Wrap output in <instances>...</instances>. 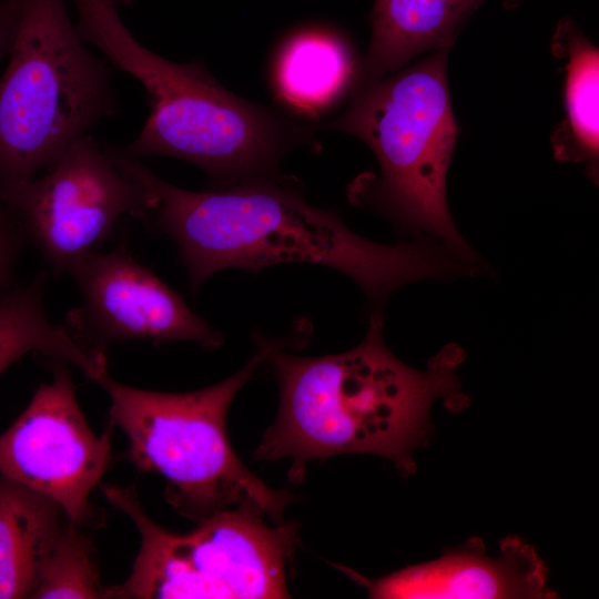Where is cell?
I'll use <instances>...</instances> for the list:
<instances>
[{
    "label": "cell",
    "instance_id": "6da1fadb",
    "mask_svg": "<svg viewBox=\"0 0 599 599\" xmlns=\"http://www.w3.org/2000/svg\"><path fill=\"white\" fill-rule=\"evenodd\" d=\"M110 154L125 175L151 192L153 205L144 221L176 243L193 291L225 268L257 272L307 263L346 274L379 304L409 282L465 271L447 248L429 238L396 245L368 241L334 212L309 204L273 177L195 192L164 181L119 146Z\"/></svg>",
    "mask_w": 599,
    "mask_h": 599
},
{
    "label": "cell",
    "instance_id": "7a4b0ae2",
    "mask_svg": "<svg viewBox=\"0 0 599 599\" xmlns=\"http://www.w3.org/2000/svg\"><path fill=\"white\" fill-rule=\"evenodd\" d=\"M280 387V407L254 456L288 459V477L300 483L312 460L341 454H375L404 475L416 470L412 457L432 433L429 414L444 399L460 408L464 397L456 368L461 353L446 347L417 370L400 362L383 338L379 314L354 348L319 357L270 351Z\"/></svg>",
    "mask_w": 599,
    "mask_h": 599
},
{
    "label": "cell",
    "instance_id": "3957f363",
    "mask_svg": "<svg viewBox=\"0 0 599 599\" xmlns=\"http://www.w3.org/2000/svg\"><path fill=\"white\" fill-rule=\"evenodd\" d=\"M77 30L108 62L138 80L150 113L122 150L171 156L203 170L216 189L272 177L303 134L298 126L225 89L201 60L170 61L142 45L110 0H72Z\"/></svg>",
    "mask_w": 599,
    "mask_h": 599
},
{
    "label": "cell",
    "instance_id": "277c9868",
    "mask_svg": "<svg viewBox=\"0 0 599 599\" xmlns=\"http://www.w3.org/2000/svg\"><path fill=\"white\" fill-rule=\"evenodd\" d=\"M275 343L260 351L237 373L212 386L187 393L135 388L108 374L98 384L110 399L109 425L128 440V458L141 473L166 480V499L199 524L238 506H254L275 524L293 501L273 489L237 457L227 433L229 408Z\"/></svg>",
    "mask_w": 599,
    "mask_h": 599
},
{
    "label": "cell",
    "instance_id": "5b68a950",
    "mask_svg": "<svg viewBox=\"0 0 599 599\" xmlns=\"http://www.w3.org/2000/svg\"><path fill=\"white\" fill-rule=\"evenodd\" d=\"M84 43L65 0H21L0 77V194L52 167L120 111L110 63Z\"/></svg>",
    "mask_w": 599,
    "mask_h": 599
},
{
    "label": "cell",
    "instance_id": "8992f818",
    "mask_svg": "<svg viewBox=\"0 0 599 599\" xmlns=\"http://www.w3.org/2000/svg\"><path fill=\"white\" fill-rule=\"evenodd\" d=\"M448 49L394 75L357 89L349 106L326 126L351 133L372 149L379 177L367 201L400 229L436 241L458 258H476L456 230L446 202L455 148L446 78Z\"/></svg>",
    "mask_w": 599,
    "mask_h": 599
},
{
    "label": "cell",
    "instance_id": "52a82bcc",
    "mask_svg": "<svg viewBox=\"0 0 599 599\" xmlns=\"http://www.w3.org/2000/svg\"><path fill=\"white\" fill-rule=\"evenodd\" d=\"M105 499L124 512L140 534L132 571L108 586L111 599L288 598L286 577L297 530L294 524L265 522L257 507L219 511L186 534L154 522L132 487L100 486Z\"/></svg>",
    "mask_w": 599,
    "mask_h": 599
},
{
    "label": "cell",
    "instance_id": "ba28073f",
    "mask_svg": "<svg viewBox=\"0 0 599 599\" xmlns=\"http://www.w3.org/2000/svg\"><path fill=\"white\" fill-rule=\"evenodd\" d=\"M0 199L24 241L57 275L100 251L120 219L144 221L153 205L151 192L125 175L91 133L52 167Z\"/></svg>",
    "mask_w": 599,
    "mask_h": 599
},
{
    "label": "cell",
    "instance_id": "9c48e42d",
    "mask_svg": "<svg viewBox=\"0 0 599 599\" xmlns=\"http://www.w3.org/2000/svg\"><path fill=\"white\" fill-rule=\"evenodd\" d=\"M112 426L90 427L70 373L55 365L26 409L0 435V475L49 497L83 526L93 517L90 495L111 459Z\"/></svg>",
    "mask_w": 599,
    "mask_h": 599
},
{
    "label": "cell",
    "instance_id": "30bf717a",
    "mask_svg": "<svg viewBox=\"0 0 599 599\" xmlns=\"http://www.w3.org/2000/svg\"><path fill=\"white\" fill-rule=\"evenodd\" d=\"M81 303L68 315V329L84 346L103 352L126 341H191L207 351L223 336L183 298L124 250L97 251L69 273Z\"/></svg>",
    "mask_w": 599,
    "mask_h": 599
},
{
    "label": "cell",
    "instance_id": "8fae6325",
    "mask_svg": "<svg viewBox=\"0 0 599 599\" xmlns=\"http://www.w3.org/2000/svg\"><path fill=\"white\" fill-rule=\"evenodd\" d=\"M489 556L479 538L444 552L439 558L405 567L388 576L368 579L338 566L379 599H551L548 570L535 548L517 536L499 544Z\"/></svg>",
    "mask_w": 599,
    "mask_h": 599
},
{
    "label": "cell",
    "instance_id": "7c38bea8",
    "mask_svg": "<svg viewBox=\"0 0 599 599\" xmlns=\"http://www.w3.org/2000/svg\"><path fill=\"white\" fill-rule=\"evenodd\" d=\"M65 520L49 497L0 475V599L32 597Z\"/></svg>",
    "mask_w": 599,
    "mask_h": 599
},
{
    "label": "cell",
    "instance_id": "4fadbf2b",
    "mask_svg": "<svg viewBox=\"0 0 599 599\" xmlns=\"http://www.w3.org/2000/svg\"><path fill=\"white\" fill-rule=\"evenodd\" d=\"M47 273L0 293V376L29 353L79 368L98 383L108 374L104 352L80 343L67 327L50 322L44 308Z\"/></svg>",
    "mask_w": 599,
    "mask_h": 599
},
{
    "label": "cell",
    "instance_id": "5bb4252c",
    "mask_svg": "<svg viewBox=\"0 0 599 599\" xmlns=\"http://www.w3.org/2000/svg\"><path fill=\"white\" fill-rule=\"evenodd\" d=\"M346 44L326 30L294 34L278 53L274 83L280 99L301 114L316 115L342 93L353 72Z\"/></svg>",
    "mask_w": 599,
    "mask_h": 599
},
{
    "label": "cell",
    "instance_id": "9a60e30c",
    "mask_svg": "<svg viewBox=\"0 0 599 599\" xmlns=\"http://www.w3.org/2000/svg\"><path fill=\"white\" fill-rule=\"evenodd\" d=\"M554 40L569 57L565 83L567 121L554 136L556 155L593 165L599 151L598 49L576 32L570 21L560 23Z\"/></svg>",
    "mask_w": 599,
    "mask_h": 599
},
{
    "label": "cell",
    "instance_id": "2e32d148",
    "mask_svg": "<svg viewBox=\"0 0 599 599\" xmlns=\"http://www.w3.org/2000/svg\"><path fill=\"white\" fill-rule=\"evenodd\" d=\"M79 527L67 518L31 598H105L92 539Z\"/></svg>",
    "mask_w": 599,
    "mask_h": 599
},
{
    "label": "cell",
    "instance_id": "e0dca14e",
    "mask_svg": "<svg viewBox=\"0 0 599 599\" xmlns=\"http://www.w3.org/2000/svg\"><path fill=\"white\" fill-rule=\"evenodd\" d=\"M24 238L10 215L0 217V293L12 286Z\"/></svg>",
    "mask_w": 599,
    "mask_h": 599
},
{
    "label": "cell",
    "instance_id": "ac0fdd59",
    "mask_svg": "<svg viewBox=\"0 0 599 599\" xmlns=\"http://www.w3.org/2000/svg\"><path fill=\"white\" fill-rule=\"evenodd\" d=\"M20 7L21 0H2L0 2V63L10 52Z\"/></svg>",
    "mask_w": 599,
    "mask_h": 599
},
{
    "label": "cell",
    "instance_id": "d6986e66",
    "mask_svg": "<svg viewBox=\"0 0 599 599\" xmlns=\"http://www.w3.org/2000/svg\"><path fill=\"white\" fill-rule=\"evenodd\" d=\"M453 2L459 4L467 11L471 12L477 6H479L484 0H451Z\"/></svg>",
    "mask_w": 599,
    "mask_h": 599
},
{
    "label": "cell",
    "instance_id": "ffe728a7",
    "mask_svg": "<svg viewBox=\"0 0 599 599\" xmlns=\"http://www.w3.org/2000/svg\"><path fill=\"white\" fill-rule=\"evenodd\" d=\"M110 1H112L116 7L118 6L128 7V6L133 4L136 0H110Z\"/></svg>",
    "mask_w": 599,
    "mask_h": 599
},
{
    "label": "cell",
    "instance_id": "44dd1931",
    "mask_svg": "<svg viewBox=\"0 0 599 599\" xmlns=\"http://www.w3.org/2000/svg\"><path fill=\"white\" fill-rule=\"evenodd\" d=\"M8 215H9V213H8V211L6 210L3 203H2V201H1V199H0V217H4V216H8Z\"/></svg>",
    "mask_w": 599,
    "mask_h": 599
}]
</instances>
